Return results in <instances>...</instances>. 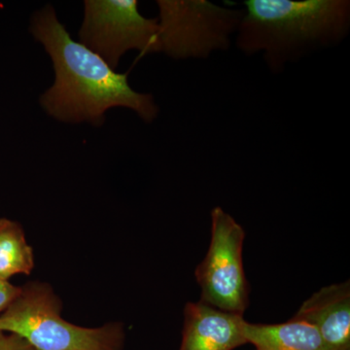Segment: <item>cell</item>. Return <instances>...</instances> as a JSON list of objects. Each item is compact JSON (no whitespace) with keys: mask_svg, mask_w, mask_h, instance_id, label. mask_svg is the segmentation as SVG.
<instances>
[{"mask_svg":"<svg viewBox=\"0 0 350 350\" xmlns=\"http://www.w3.org/2000/svg\"><path fill=\"white\" fill-rule=\"evenodd\" d=\"M31 31L54 66V84L40 98L50 116L66 123L100 126L108 109L126 107L146 123L157 118L160 109L153 96L135 91L128 73L116 72L103 57L73 40L52 6L34 14Z\"/></svg>","mask_w":350,"mask_h":350,"instance_id":"obj_1","label":"cell"},{"mask_svg":"<svg viewBox=\"0 0 350 350\" xmlns=\"http://www.w3.org/2000/svg\"><path fill=\"white\" fill-rule=\"evenodd\" d=\"M236 45L261 54L273 75L314 51L342 43L350 31L349 0H246Z\"/></svg>","mask_w":350,"mask_h":350,"instance_id":"obj_2","label":"cell"},{"mask_svg":"<svg viewBox=\"0 0 350 350\" xmlns=\"http://www.w3.org/2000/svg\"><path fill=\"white\" fill-rule=\"evenodd\" d=\"M62 301L48 283L32 282L0 313V331L15 334L34 350H123L120 323L96 328L75 325L62 317Z\"/></svg>","mask_w":350,"mask_h":350,"instance_id":"obj_3","label":"cell"},{"mask_svg":"<svg viewBox=\"0 0 350 350\" xmlns=\"http://www.w3.org/2000/svg\"><path fill=\"white\" fill-rule=\"evenodd\" d=\"M161 52L174 59H207L231 47L243 9L207 0H158Z\"/></svg>","mask_w":350,"mask_h":350,"instance_id":"obj_4","label":"cell"},{"mask_svg":"<svg viewBox=\"0 0 350 350\" xmlns=\"http://www.w3.org/2000/svg\"><path fill=\"white\" fill-rule=\"evenodd\" d=\"M245 231L222 207L211 211V239L204 259L196 269L200 301L222 312L243 315L248 284L243 250Z\"/></svg>","mask_w":350,"mask_h":350,"instance_id":"obj_5","label":"cell"},{"mask_svg":"<svg viewBox=\"0 0 350 350\" xmlns=\"http://www.w3.org/2000/svg\"><path fill=\"white\" fill-rule=\"evenodd\" d=\"M79 38L114 70L128 51L161 52L158 19L142 16L137 0H86Z\"/></svg>","mask_w":350,"mask_h":350,"instance_id":"obj_6","label":"cell"},{"mask_svg":"<svg viewBox=\"0 0 350 350\" xmlns=\"http://www.w3.org/2000/svg\"><path fill=\"white\" fill-rule=\"evenodd\" d=\"M243 320V315L222 312L200 301H189L179 350H232L245 345Z\"/></svg>","mask_w":350,"mask_h":350,"instance_id":"obj_7","label":"cell"},{"mask_svg":"<svg viewBox=\"0 0 350 350\" xmlns=\"http://www.w3.org/2000/svg\"><path fill=\"white\" fill-rule=\"evenodd\" d=\"M293 319L314 326L330 350H350L349 282L321 288L304 301Z\"/></svg>","mask_w":350,"mask_h":350,"instance_id":"obj_8","label":"cell"},{"mask_svg":"<svg viewBox=\"0 0 350 350\" xmlns=\"http://www.w3.org/2000/svg\"><path fill=\"white\" fill-rule=\"evenodd\" d=\"M246 344L258 350H330L314 326L292 319L275 325L253 324L243 320Z\"/></svg>","mask_w":350,"mask_h":350,"instance_id":"obj_9","label":"cell"},{"mask_svg":"<svg viewBox=\"0 0 350 350\" xmlns=\"http://www.w3.org/2000/svg\"><path fill=\"white\" fill-rule=\"evenodd\" d=\"M36 266L33 250L20 223L0 219V280L9 282L17 275H31Z\"/></svg>","mask_w":350,"mask_h":350,"instance_id":"obj_10","label":"cell"},{"mask_svg":"<svg viewBox=\"0 0 350 350\" xmlns=\"http://www.w3.org/2000/svg\"><path fill=\"white\" fill-rule=\"evenodd\" d=\"M0 350H34V349L20 336L0 331Z\"/></svg>","mask_w":350,"mask_h":350,"instance_id":"obj_11","label":"cell"},{"mask_svg":"<svg viewBox=\"0 0 350 350\" xmlns=\"http://www.w3.org/2000/svg\"><path fill=\"white\" fill-rule=\"evenodd\" d=\"M22 287L16 286L10 282L0 280V313L4 312L19 296Z\"/></svg>","mask_w":350,"mask_h":350,"instance_id":"obj_12","label":"cell"}]
</instances>
